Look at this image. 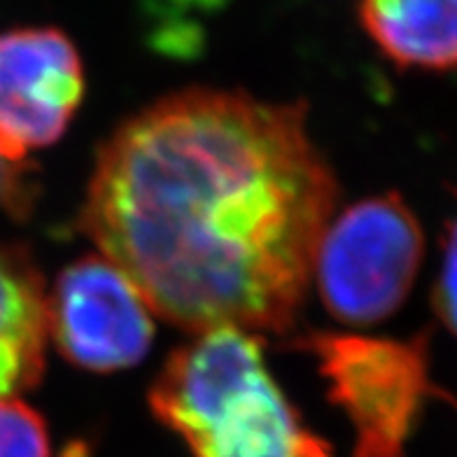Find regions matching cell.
Returning <instances> with one entry per match:
<instances>
[{"label": "cell", "mask_w": 457, "mask_h": 457, "mask_svg": "<svg viewBox=\"0 0 457 457\" xmlns=\"http://www.w3.org/2000/svg\"><path fill=\"white\" fill-rule=\"evenodd\" d=\"M47 329L68 361L101 373L138 364L154 337L147 301L103 254H87L61 271L47 295Z\"/></svg>", "instance_id": "obj_5"}, {"label": "cell", "mask_w": 457, "mask_h": 457, "mask_svg": "<svg viewBox=\"0 0 457 457\" xmlns=\"http://www.w3.org/2000/svg\"><path fill=\"white\" fill-rule=\"evenodd\" d=\"M47 338L43 276L26 250L0 245V399L37 386Z\"/></svg>", "instance_id": "obj_7"}, {"label": "cell", "mask_w": 457, "mask_h": 457, "mask_svg": "<svg viewBox=\"0 0 457 457\" xmlns=\"http://www.w3.org/2000/svg\"><path fill=\"white\" fill-rule=\"evenodd\" d=\"M432 303L441 322L457 337V217L445 228Z\"/></svg>", "instance_id": "obj_10"}, {"label": "cell", "mask_w": 457, "mask_h": 457, "mask_svg": "<svg viewBox=\"0 0 457 457\" xmlns=\"http://www.w3.org/2000/svg\"><path fill=\"white\" fill-rule=\"evenodd\" d=\"M337 201L301 103L196 87L103 143L79 228L170 325L283 334Z\"/></svg>", "instance_id": "obj_1"}, {"label": "cell", "mask_w": 457, "mask_h": 457, "mask_svg": "<svg viewBox=\"0 0 457 457\" xmlns=\"http://www.w3.org/2000/svg\"><path fill=\"white\" fill-rule=\"evenodd\" d=\"M0 457H52L43 415L19 397L0 399Z\"/></svg>", "instance_id": "obj_9"}, {"label": "cell", "mask_w": 457, "mask_h": 457, "mask_svg": "<svg viewBox=\"0 0 457 457\" xmlns=\"http://www.w3.org/2000/svg\"><path fill=\"white\" fill-rule=\"evenodd\" d=\"M30 187L26 170L21 163L7 162L0 154V205H5L12 212L29 211L30 204Z\"/></svg>", "instance_id": "obj_11"}, {"label": "cell", "mask_w": 457, "mask_h": 457, "mask_svg": "<svg viewBox=\"0 0 457 457\" xmlns=\"http://www.w3.org/2000/svg\"><path fill=\"white\" fill-rule=\"evenodd\" d=\"M425 254L418 217L399 194L369 196L327 224L313 278L331 318L350 327L383 322L402 306Z\"/></svg>", "instance_id": "obj_4"}, {"label": "cell", "mask_w": 457, "mask_h": 457, "mask_svg": "<svg viewBox=\"0 0 457 457\" xmlns=\"http://www.w3.org/2000/svg\"><path fill=\"white\" fill-rule=\"evenodd\" d=\"M85 98V66L71 37L52 26L0 33V154L24 163L54 145Z\"/></svg>", "instance_id": "obj_6"}, {"label": "cell", "mask_w": 457, "mask_h": 457, "mask_svg": "<svg viewBox=\"0 0 457 457\" xmlns=\"http://www.w3.org/2000/svg\"><path fill=\"white\" fill-rule=\"evenodd\" d=\"M150 406L194 457H331L273 380L253 331L196 334L169 357Z\"/></svg>", "instance_id": "obj_2"}, {"label": "cell", "mask_w": 457, "mask_h": 457, "mask_svg": "<svg viewBox=\"0 0 457 457\" xmlns=\"http://www.w3.org/2000/svg\"><path fill=\"white\" fill-rule=\"evenodd\" d=\"M296 345L318 360L329 399L355 429V457H406L425 403L444 397L432 383L428 338L311 331Z\"/></svg>", "instance_id": "obj_3"}, {"label": "cell", "mask_w": 457, "mask_h": 457, "mask_svg": "<svg viewBox=\"0 0 457 457\" xmlns=\"http://www.w3.org/2000/svg\"><path fill=\"white\" fill-rule=\"evenodd\" d=\"M357 17L395 66L457 71V0H360Z\"/></svg>", "instance_id": "obj_8"}]
</instances>
